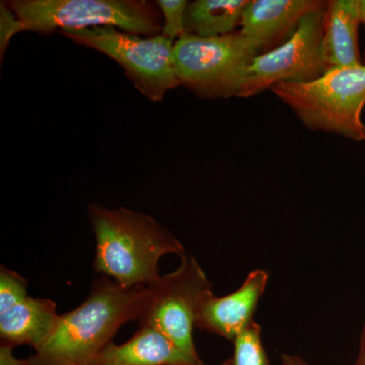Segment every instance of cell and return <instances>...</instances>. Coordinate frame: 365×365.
Wrapping results in <instances>:
<instances>
[{"instance_id": "cell-2", "label": "cell", "mask_w": 365, "mask_h": 365, "mask_svg": "<svg viewBox=\"0 0 365 365\" xmlns=\"http://www.w3.org/2000/svg\"><path fill=\"white\" fill-rule=\"evenodd\" d=\"M88 211L96 239L93 270L122 287H150L160 277L165 255H186L176 235L153 216L98 203Z\"/></svg>"}, {"instance_id": "cell-7", "label": "cell", "mask_w": 365, "mask_h": 365, "mask_svg": "<svg viewBox=\"0 0 365 365\" xmlns=\"http://www.w3.org/2000/svg\"><path fill=\"white\" fill-rule=\"evenodd\" d=\"M212 285L195 257L184 255L176 270L160 275L150 287L141 326L157 329L185 352L199 356L193 339L198 307Z\"/></svg>"}, {"instance_id": "cell-12", "label": "cell", "mask_w": 365, "mask_h": 365, "mask_svg": "<svg viewBox=\"0 0 365 365\" xmlns=\"http://www.w3.org/2000/svg\"><path fill=\"white\" fill-rule=\"evenodd\" d=\"M360 24L359 0L327 1L321 42L327 71L364 64L359 45Z\"/></svg>"}, {"instance_id": "cell-22", "label": "cell", "mask_w": 365, "mask_h": 365, "mask_svg": "<svg viewBox=\"0 0 365 365\" xmlns=\"http://www.w3.org/2000/svg\"><path fill=\"white\" fill-rule=\"evenodd\" d=\"M360 7V19H361V24L365 29V0H359ZM365 59V56H364ZM365 64V63H364Z\"/></svg>"}, {"instance_id": "cell-5", "label": "cell", "mask_w": 365, "mask_h": 365, "mask_svg": "<svg viewBox=\"0 0 365 365\" xmlns=\"http://www.w3.org/2000/svg\"><path fill=\"white\" fill-rule=\"evenodd\" d=\"M79 46L103 53L124 69L127 78L151 102H162L181 86L174 62L175 42L163 35H134L115 26L59 32Z\"/></svg>"}, {"instance_id": "cell-19", "label": "cell", "mask_w": 365, "mask_h": 365, "mask_svg": "<svg viewBox=\"0 0 365 365\" xmlns=\"http://www.w3.org/2000/svg\"><path fill=\"white\" fill-rule=\"evenodd\" d=\"M0 365H29L28 360L16 359L14 347L1 345L0 347Z\"/></svg>"}, {"instance_id": "cell-21", "label": "cell", "mask_w": 365, "mask_h": 365, "mask_svg": "<svg viewBox=\"0 0 365 365\" xmlns=\"http://www.w3.org/2000/svg\"><path fill=\"white\" fill-rule=\"evenodd\" d=\"M282 365H309L302 357L297 355L282 354L281 355Z\"/></svg>"}, {"instance_id": "cell-11", "label": "cell", "mask_w": 365, "mask_h": 365, "mask_svg": "<svg viewBox=\"0 0 365 365\" xmlns=\"http://www.w3.org/2000/svg\"><path fill=\"white\" fill-rule=\"evenodd\" d=\"M91 365H204L200 357L182 350L165 334L148 326L140 329L130 340L117 345L110 343Z\"/></svg>"}, {"instance_id": "cell-8", "label": "cell", "mask_w": 365, "mask_h": 365, "mask_svg": "<svg viewBox=\"0 0 365 365\" xmlns=\"http://www.w3.org/2000/svg\"><path fill=\"white\" fill-rule=\"evenodd\" d=\"M326 6L324 1L304 16L287 42L255 57L242 76L237 98L253 97L280 83H307L325 73L321 42Z\"/></svg>"}, {"instance_id": "cell-13", "label": "cell", "mask_w": 365, "mask_h": 365, "mask_svg": "<svg viewBox=\"0 0 365 365\" xmlns=\"http://www.w3.org/2000/svg\"><path fill=\"white\" fill-rule=\"evenodd\" d=\"M59 317L54 300L29 295L16 307L0 314L1 345H29L35 352L39 351L51 336Z\"/></svg>"}, {"instance_id": "cell-15", "label": "cell", "mask_w": 365, "mask_h": 365, "mask_svg": "<svg viewBox=\"0 0 365 365\" xmlns=\"http://www.w3.org/2000/svg\"><path fill=\"white\" fill-rule=\"evenodd\" d=\"M261 327L256 322L234 341V353L222 365H269L267 352L262 342Z\"/></svg>"}, {"instance_id": "cell-16", "label": "cell", "mask_w": 365, "mask_h": 365, "mask_svg": "<svg viewBox=\"0 0 365 365\" xmlns=\"http://www.w3.org/2000/svg\"><path fill=\"white\" fill-rule=\"evenodd\" d=\"M28 280L25 277L4 267H0V314L6 313L29 297Z\"/></svg>"}, {"instance_id": "cell-20", "label": "cell", "mask_w": 365, "mask_h": 365, "mask_svg": "<svg viewBox=\"0 0 365 365\" xmlns=\"http://www.w3.org/2000/svg\"><path fill=\"white\" fill-rule=\"evenodd\" d=\"M354 365H365V323L360 336L359 355Z\"/></svg>"}, {"instance_id": "cell-1", "label": "cell", "mask_w": 365, "mask_h": 365, "mask_svg": "<svg viewBox=\"0 0 365 365\" xmlns=\"http://www.w3.org/2000/svg\"><path fill=\"white\" fill-rule=\"evenodd\" d=\"M150 287H125L101 276L85 302L60 314L54 331L29 365H91L124 324L143 319Z\"/></svg>"}, {"instance_id": "cell-10", "label": "cell", "mask_w": 365, "mask_h": 365, "mask_svg": "<svg viewBox=\"0 0 365 365\" xmlns=\"http://www.w3.org/2000/svg\"><path fill=\"white\" fill-rule=\"evenodd\" d=\"M321 0H249L242 11L241 31L258 50L267 53L287 42L304 16Z\"/></svg>"}, {"instance_id": "cell-14", "label": "cell", "mask_w": 365, "mask_h": 365, "mask_svg": "<svg viewBox=\"0 0 365 365\" xmlns=\"http://www.w3.org/2000/svg\"><path fill=\"white\" fill-rule=\"evenodd\" d=\"M248 0H196L189 2L185 14L188 35L215 38L235 32L241 26Z\"/></svg>"}, {"instance_id": "cell-18", "label": "cell", "mask_w": 365, "mask_h": 365, "mask_svg": "<svg viewBox=\"0 0 365 365\" xmlns=\"http://www.w3.org/2000/svg\"><path fill=\"white\" fill-rule=\"evenodd\" d=\"M26 31L25 24L14 14L7 1L0 4V60L4 61L7 48L16 34Z\"/></svg>"}, {"instance_id": "cell-9", "label": "cell", "mask_w": 365, "mask_h": 365, "mask_svg": "<svg viewBox=\"0 0 365 365\" xmlns=\"http://www.w3.org/2000/svg\"><path fill=\"white\" fill-rule=\"evenodd\" d=\"M270 274L251 271L235 292L223 297L209 292L198 307L195 328L234 342L235 338L254 323V314L267 287Z\"/></svg>"}, {"instance_id": "cell-3", "label": "cell", "mask_w": 365, "mask_h": 365, "mask_svg": "<svg viewBox=\"0 0 365 365\" xmlns=\"http://www.w3.org/2000/svg\"><path fill=\"white\" fill-rule=\"evenodd\" d=\"M312 131L365 141V64L327 71L302 83H280L270 88Z\"/></svg>"}, {"instance_id": "cell-4", "label": "cell", "mask_w": 365, "mask_h": 365, "mask_svg": "<svg viewBox=\"0 0 365 365\" xmlns=\"http://www.w3.org/2000/svg\"><path fill=\"white\" fill-rule=\"evenodd\" d=\"M9 7L31 31L49 36L61 31L115 26L134 35H162L163 16L148 0H14Z\"/></svg>"}, {"instance_id": "cell-6", "label": "cell", "mask_w": 365, "mask_h": 365, "mask_svg": "<svg viewBox=\"0 0 365 365\" xmlns=\"http://www.w3.org/2000/svg\"><path fill=\"white\" fill-rule=\"evenodd\" d=\"M257 55V48L240 30L215 38L185 34L175 42V68L181 86L197 97L234 98Z\"/></svg>"}, {"instance_id": "cell-17", "label": "cell", "mask_w": 365, "mask_h": 365, "mask_svg": "<svg viewBox=\"0 0 365 365\" xmlns=\"http://www.w3.org/2000/svg\"><path fill=\"white\" fill-rule=\"evenodd\" d=\"M163 16V37L179 40L186 34L185 14L189 1L187 0H158L155 1Z\"/></svg>"}]
</instances>
